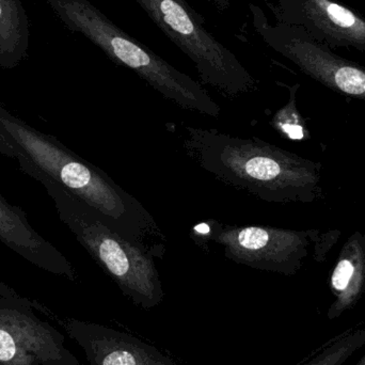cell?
Instances as JSON below:
<instances>
[{
    "label": "cell",
    "mask_w": 365,
    "mask_h": 365,
    "mask_svg": "<svg viewBox=\"0 0 365 365\" xmlns=\"http://www.w3.org/2000/svg\"><path fill=\"white\" fill-rule=\"evenodd\" d=\"M186 155L223 184L268 203H313L323 199V165L257 137L184 126Z\"/></svg>",
    "instance_id": "6da1fadb"
},
{
    "label": "cell",
    "mask_w": 365,
    "mask_h": 365,
    "mask_svg": "<svg viewBox=\"0 0 365 365\" xmlns=\"http://www.w3.org/2000/svg\"><path fill=\"white\" fill-rule=\"evenodd\" d=\"M0 132L43 173L100 212L124 238L154 259H164L168 242L151 212L106 173L1 105Z\"/></svg>",
    "instance_id": "7a4b0ae2"
},
{
    "label": "cell",
    "mask_w": 365,
    "mask_h": 365,
    "mask_svg": "<svg viewBox=\"0 0 365 365\" xmlns=\"http://www.w3.org/2000/svg\"><path fill=\"white\" fill-rule=\"evenodd\" d=\"M16 160L26 175L44 186L60 220L122 293L145 310L160 304L165 294L155 259L124 238L100 212L43 173L21 152Z\"/></svg>",
    "instance_id": "3957f363"
},
{
    "label": "cell",
    "mask_w": 365,
    "mask_h": 365,
    "mask_svg": "<svg viewBox=\"0 0 365 365\" xmlns=\"http://www.w3.org/2000/svg\"><path fill=\"white\" fill-rule=\"evenodd\" d=\"M47 2L68 29L85 36L111 61L136 73L167 100L207 117L220 115V107L197 81L122 30L89 0Z\"/></svg>",
    "instance_id": "277c9868"
},
{
    "label": "cell",
    "mask_w": 365,
    "mask_h": 365,
    "mask_svg": "<svg viewBox=\"0 0 365 365\" xmlns=\"http://www.w3.org/2000/svg\"><path fill=\"white\" fill-rule=\"evenodd\" d=\"M340 236L339 230L323 233L317 229L225 225L214 219L195 225L190 231V237L204 250L208 242H214L234 263L287 277L302 269L311 251L317 262L325 261Z\"/></svg>",
    "instance_id": "5b68a950"
},
{
    "label": "cell",
    "mask_w": 365,
    "mask_h": 365,
    "mask_svg": "<svg viewBox=\"0 0 365 365\" xmlns=\"http://www.w3.org/2000/svg\"><path fill=\"white\" fill-rule=\"evenodd\" d=\"M197 68L202 83L227 98L251 93L257 81L238 58L215 38L186 0H135Z\"/></svg>",
    "instance_id": "8992f818"
},
{
    "label": "cell",
    "mask_w": 365,
    "mask_h": 365,
    "mask_svg": "<svg viewBox=\"0 0 365 365\" xmlns=\"http://www.w3.org/2000/svg\"><path fill=\"white\" fill-rule=\"evenodd\" d=\"M249 8L255 32L270 48L324 87L365 101L364 66L336 55L329 47L312 40L302 27L269 23L257 4Z\"/></svg>",
    "instance_id": "52a82bcc"
},
{
    "label": "cell",
    "mask_w": 365,
    "mask_h": 365,
    "mask_svg": "<svg viewBox=\"0 0 365 365\" xmlns=\"http://www.w3.org/2000/svg\"><path fill=\"white\" fill-rule=\"evenodd\" d=\"M64 341L27 299L0 296V365H83Z\"/></svg>",
    "instance_id": "ba28073f"
},
{
    "label": "cell",
    "mask_w": 365,
    "mask_h": 365,
    "mask_svg": "<svg viewBox=\"0 0 365 365\" xmlns=\"http://www.w3.org/2000/svg\"><path fill=\"white\" fill-rule=\"evenodd\" d=\"M277 23L302 27L329 48L365 53V16L336 0H266Z\"/></svg>",
    "instance_id": "9c48e42d"
},
{
    "label": "cell",
    "mask_w": 365,
    "mask_h": 365,
    "mask_svg": "<svg viewBox=\"0 0 365 365\" xmlns=\"http://www.w3.org/2000/svg\"><path fill=\"white\" fill-rule=\"evenodd\" d=\"M60 325L91 365H178L156 347L125 332L74 319H60Z\"/></svg>",
    "instance_id": "30bf717a"
},
{
    "label": "cell",
    "mask_w": 365,
    "mask_h": 365,
    "mask_svg": "<svg viewBox=\"0 0 365 365\" xmlns=\"http://www.w3.org/2000/svg\"><path fill=\"white\" fill-rule=\"evenodd\" d=\"M0 242L40 269L72 281L76 279V272L68 259L34 229L21 207L9 203L1 195Z\"/></svg>",
    "instance_id": "8fae6325"
},
{
    "label": "cell",
    "mask_w": 365,
    "mask_h": 365,
    "mask_svg": "<svg viewBox=\"0 0 365 365\" xmlns=\"http://www.w3.org/2000/svg\"><path fill=\"white\" fill-rule=\"evenodd\" d=\"M334 302L328 309L329 319H336L355 308L365 294V235L354 232L343 245L329 277Z\"/></svg>",
    "instance_id": "7c38bea8"
},
{
    "label": "cell",
    "mask_w": 365,
    "mask_h": 365,
    "mask_svg": "<svg viewBox=\"0 0 365 365\" xmlns=\"http://www.w3.org/2000/svg\"><path fill=\"white\" fill-rule=\"evenodd\" d=\"M29 48V23L21 0H0V68H14Z\"/></svg>",
    "instance_id": "4fadbf2b"
},
{
    "label": "cell",
    "mask_w": 365,
    "mask_h": 365,
    "mask_svg": "<svg viewBox=\"0 0 365 365\" xmlns=\"http://www.w3.org/2000/svg\"><path fill=\"white\" fill-rule=\"evenodd\" d=\"M300 83L289 88V98L287 104L274 113L270 125L278 134L291 141H304L310 138L307 121L297 106V94Z\"/></svg>",
    "instance_id": "5bb4252c"
},
{
    "label": "cell",
    "mask_w": 365,
    "mask_h": 365,
    "mask_svg": "<svg viewBox=\"0 0 365 365\" xmlns=\"http://www.w3.org/2000/svg\"><path fill=\"white\" fill-rule=\"evenodd\" d=\"M364 345L365 328L349 331L328 343L304 365H343Z\"/></svg>",
    "instance_id": "9a60e30c"
},
{
    "label": "cell",
    "mask_w": 365,
    "mask_h": 365,
    "mask_svg": "<svg viewBox=\"0 0 365 365\" xmlns=\"http://www.w3.org/2000/svg\"><path fill=\"white\" fill-rule=\"evenodd\" d=\"M19 153H21V152L19 151V149H16V148L9 141V139L0 132V154L6 156V158L16 160Z\"/></svg>",
    "instance_id": "2e32d148"
},
{
    "label": "cell",
    "mask_w": 365,
    "mask_h": 365,
    "mask_svg": "<svg viewBox=\"0 0 365 365\" xmlns=\"http://www.w3.org/2000/svg\"><path fill=\"white\" fill-rule=\"evenodd\" d=\"M208 1L212 2L219 10L225 11L227 9H229L231 0H208Z\"/></svg>",
    "instance_id": "e0dca14e"
},
{
    "label": "cell",
    "mask_w": 365,
    "mask_h": 365,
    "mask_svg": "<svg viewBox=\"0 0 365 365\" xmlns=\"http://www.w3.org/2000/svg\"><path fill=\"white\" fill-rule=\"evenodd\" d=\"M356 365H365V355L359 360V361L357 362V364H356Z\"/></svg>",
    "instance_id": "ac0fdd59"
}]
</instances>
